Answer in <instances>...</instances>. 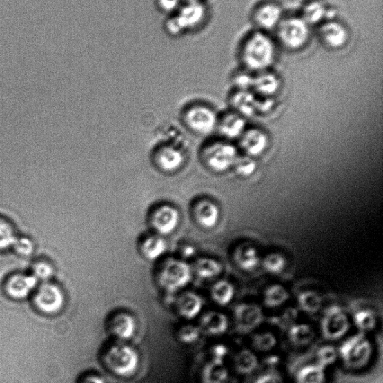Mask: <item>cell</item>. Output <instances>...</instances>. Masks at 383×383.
I'll list each match as a JSON object with an SVG mask.
<instances>
[{"mask_svg":"<svg viewBox=\"0 0 383 383\" xmlns=\"http://www.w3.org/2000/svg\"><path fill=\"white\" fill-rule=\"evenodd\" d=\"M373 349L370 335L357 333L342 340L337 348L338 361L350 371H360L371 362Z\"/></svg>","mask_w":383,"mask_h":383,"instance_id":"1","label":"cell"},{"mask_svg":"<svg viewBox=\"0 0 383 383\" xmlns=\"http://www.w3.org/2000/svg\"><path fill=\"white\" fill-rule=\"evenodd\" d=\"M208 17V8L204 2L185 1L175 14L168 17L166 31L172 37L197 31L202 28Z\"/></svg>","mask_w":383,"mask_h":383,"instance_id":"2","label":"cell"},{"mask_svg":"<svg viewBox=\"0 0 383 383\" xmlns=\"http://www.w3.org/2000/svg\"><path fill=\"white\" fill-rule=\"evenodd\" d=\"M275 48L273 40L263 32H255L244 44L242 58L246 66L253 70H264L275 60Z\"/></svg>","mask_w":383,"mask_h":383,"instance_id":"3","label":"cell"},{"mask_svg":"<svg viewBox=\"0 0 383 383\" xmlns=\"http://www.w3.org/2000/svg\"><path fill=\"white\" fill-rule=\"evenodd\" d=\"M352 325L351 317L341 307L334 306L324 311L318 331L326 341L333 343L344 340Z\"/></svg>","mask_w":383,"mask_h":383,"instance_id":"4","label":"cell"},{"mask_svg":"<svg viewBox=\"0 0 383 383\" xmlns=\"http://www.w3.org/2000/svg\"><path fill=\"white\" fill-rule=\"evenodd\" d=\"M108 369L121 377H129L138 370L139 355L133 347L126 344L112 346L105 355Z\"/></svg>","mask_w":383,"mask_h":383,"instance_id":"5","label":"cell"},{"mask_svg":"<svg viewBox=\"0 0 383 383\" xmlns=\"http://www.w3.org/2000/svg\"><path fill=\"white\" fill-rule=\"evenodd\" d=\"M238 157L237 148L224 141L213 142L202 151L204 163L216 173H224L234 167Z\"/></svg>","mask_w":383,"mask_h":383,"instance_id":"6","label":"cell"},{"mask_svg":"<svg viewBox=\"0 0 383 383\" xmlns=\"http://www.w3.org/2000/svg\"><path fill=\"white\" fill-rule=\"evenodd\" d=\"M191 266L181 260L169 259L166 262L159 274L161 286L169 292L179 291L192 280Z\"/></svg>","mask_w":383,"mask_h":383,"instance_id":"7","label":"cell"},{"mask_svg":"<svg viewBox=\"0 0 383 383\" xmlns=\"http://www.w3.org/2000/svg\"><path fill=\"white\" fill-rule=\"evenodd\" d=\"M264 318V308L260 302L244 300L234 308V324L239 333L247 335L255 331L263 324Z\"/></svg>","mask_w":383,"mask_h":383,"instance_id":"8","label":"cell"},{"mask_svg":"<svg viewBox=\"0 0 383 383\" xmlns=\"http://www.w3.org/2000/svg\"><path fill=\"white\" fill-rule=\"evenodd\" d=\"M278 37L284 47L291 50L300 49L309 39V25L302 17H290L278 26Z\"/></svg>","mask_w":383,"mask_h":383,"instance_id":"9","label":"cell"},{"mask_svg":"<svg viewBox=\"0 0 383 383\" xmlns=\"http://www.w3.org/2000/svg\"><path fill=\"white\" fill-rule=\"evenodd\" d=\"M35 304L43 313L53 315L59 313L65 304L63 292L56 284L42 285L35 296Z\"/></svg>","mask_w":383,"mask_h":383,"instance_id":"10","label":"cell"},{"mask_svg":"<svg viewBox=\"0 0 383 383\" xmlns=\"http://www.w3.org/2000/svg\"><path fill=\"white\" fill-rule=\"evenodd\" d=\"M180 213L169 204H162L150 213L151 226L159 235H168L174 233L180 224Z\"/></svg>","mask_w":383,"mask_h":383,"instance_id":"11","label":"cell"},{"mask_svg":"<svg viewBox=\"0 0 383 383\" xmlns=\"http://www.w3.org/2000/svg\"><path fill=\"white\" fill-rule=\"evenodd\" d=\"M185 121L193 131L199 135H209L217 126L215 112L204 106H194L186 111Z\"/></svg>","mask_w":383,"mask_h":383,"instance_id":"12","label":"cell"},{"mask_svg":"<svg viewBox=\"0 0 383 383\" xmlns=\"http://www.w3.org/2000/svg\"><path fill=\"white\" fill-rule=\"evenodd\" d=\"M286 337L288 342L295 350H306L315 343L317 328L304 322H291L288 326Z\"/></svg>","mask_w":383,"mask_h":383,"instance_id":"13","label":"cell"},{"mask_svg":"<svg viewBox=\"0 0 383 383\" xmlns=\"http://www.w3.org/2000/svg\"><path fill=\"white\" fill-rule=\"evenodd\" d=\"M262 254L251 242H242L234 248L233 261L237 268L244 273H252L261 266Z\"/></svg>","mask_w":383,"mask_h":383,"instance_id":"14","label":"cell"},{"mask_svg":"<svg viewBox=\"0 0 383 383\" xmlns=\"http://www.w3.org/2000/svg\"><path fill=\"white\" fill-rule=\"evenodd\" d=\"M248 335L247 346L258 356L269 355L277 348L280 342L277 333L268 328H262V325Z\"/></svg>","mask_w":383,"mask_h":383,"instance_id":"15","label":"cell"},{"mask_svg":"<svg viewBox=\"0 0 383 383\" xmlns=\"http://www.w3.org/2000/svg\"><path fill=\"white\" fill-rule=\"evenodd\" d=\"M193 215L197 224L204 229L217 226L220 219V209L215 202L204 199L193 204Z\"/></svg>","mask_w":383,"mask_h":383,"instance_id":"16","label":"cell"},{"mask_svg":"<svg viewBox=\"0 0 383 383\" xmlns=\"http://www.w3.org/2000/svg\"><path fill=\"white\" fill-rule=\"evenodd\" d=\"M291 292L286 285L279 282L266 284L261 293L260 304L267 309L283 307L291 299Z\"/></svg>","mask_w":383,"mask_h":383,"instance_id":"17","label":"cell"},{"mask_svg":"<svg viewBox=\"0 0 383 383\" xmlns=\"http://www.w3.org/2000/svg\"><path fill=\"white\" fill-rule=\"evenodd\" d=\"M268 145V136L263 130L257 128L244 131L240 139V147L251 157L262 155Z\"/></svg>","mask_w":383,"mask_h":383,"instance_id":"18","label":"cell"},{"mask_svg":"<svg viewBox=\"0 0 383 383\" xmlns=\"http://www.w3.org/2000/svg\"><path fill=\"white\" fill-rule=\"evenodd\" d=\"M229 326L230 320L226 314L218 311H210L202 315L199 327L202 333L217 337L226 333Z\"/></svg>","mask_w":383,"mask_h":383,"instance_id":"19","label":"cell"},{"mask_svg":"<svg viewBox=\"0 0 383 383\" xmlns=\"http://www.w3.org/2000/svg\"><path fill=\"white\" fill-rule=\"evenodd\" d=\"M260 364L259 356L247 346L239 349L234 355V369L239 375H251L259 369Z\"/></svg>","mask_w":383,"mask_h":383,"instance_id":"20","label":"cell"},{"mask_svg":"<svg viewBox=\"0 0 383 383\" xmlns=\"http://www.w3.org/2000/svg\"><path fill=\"white\" fill-rule=\"evenodd\" d=\"M297 308L302 313L314 315L324 308V296L316 290H301L296 296Z\"/></svg>","mask_w":383,"mask_h":383,"instance_id":"21","label":"cell"},{"mask_svg":"<svg viewBox=\"0 0 383 383\" xmlns=\"http://www.w3.org/2000/svg\"><path fill=\"white\" fill-rule=\"evenodd\" d=\"M38 279L34 275H17L8 280L6 289L14 299H24L37 287Z\"/></svg>","mask_w":383,"mask_h":383,"instance_id":"22","label":"cell"},{"mask_svg":"<svg viewBox=\"0 0 383 383\" xmlns=\"http://www.w3.org/2000/svg\"><path fill=\"white\" fill-rule=\"evenodd\" d=\"M182 151L173 146H164L156 153L155 161L163 171L171 173L179 169L184 163Z\"/></svg>","mask_w":383,"mask_h":383,"instance_id":"23","label":"cell"},{"mask_svg":"<svg viewBox=\"0 0 383 383\" xmlns=\"http://www.w3.org/2000/svg\"><path fill=\"white\" fill-rule=\"evenodd\" d=\"M320 35L326 46L333 49L344 47L349 38L348 32L337 22L325 23L320 30Z\"/></svg>","mask_w":383,"mask_h":383,"instance_id":"24","label":"cell"},{"mask_svg":"<svg viewBox=\"0 0 383 383\" xmlns=\"http://www.w3.org/2000/svg\"><path fill=\"white\" fill-rule=\"evenodd\" d=\"M204 307L202 298L193 292H186L178 298L177 308L178 313L185 319L192 320L197 317Z\"/></svg>","mask_w":383,"mask_h":383,"instance_id":"25","label":"cell"},{"mask_svg":"<svg viewBox=\"0 0 383 383\" xmlns=\"http://www.w3.org/2000/svg\"><path fill=\"white\" fill-rule=\"evenodd\" d=\"M281 8L274 3H266L257 8L255 19L258 26L264 30H272L282 21Z\"/></svg>","mask_w":383,"mask_h":383,"instance_id":"26","label":"cell"},{"mask_svg":"<svg viewBox=\"0 0 383 383\" xmlns=\"http://www.w3.org/2000/svg\"><path fill=\"white\" fill-rule=\"evenodd\" d=\"M352 324L357 328L358 333L369 335L375 331L379 317L375 311L371 308H361L356 310L351 317Z\"/></svg>","mask_w":383,"mask_h":383,"instance_id":"27","label":"cell"},{"mask_svg":"<svg viewBox=\"0 0 383 383\" xmlns=\"http://www.w3.org/2000/svg\"><path fill=\"white\" fill-rule=\"evenodd\" d=\"M110 328L112 334L121 341L131 340L137 331L135 317L128 313H120L112 320Z\"/></svg>","mask_w":383,"mask_h":383,"instance_id":"28","label":"cell"},{"mask_svg":"<svg viewBox=\"0 0 383 383\" xmlns=\"http://www.w3.org/2000/svg\"><path fill=\"white\" fill-rule=\"evenodd\" d=\"M217 126L222 135L229 139H235L243 135L246 123L239 114L228 113L217 121Z\"/></svg>","mask_w":383,"mask_h":383,"instance_id":"29","label":"cell"},{"mask_svg":"<svg viewBox=\"0 0 383 383\" xmlns=\"http://www.w3.org/2000/svg\"><path fill=\"white\" fill-rule=\"evenodd\" d=\"M236 296V288L233 283L221 279L213 284L210 297L220 307H226L233 302Z\"/></svg>","mask_w":383,"mask_h":383,"instance_id":"30","label":"cell"},{"mask_svg":"<svg viewBox=\"0 0 383 383\" xmlns=\"http://www.w3.org/2000/svg\"><path fill=\"white\" fill-rule=\"evenodd\" d=\"M260 266L267 274L279 275L286 270L288 259L283 253L272 251L262 255Z\"/></svg>","mask_w":383,"mask_h":383,"instance_id":"31","label":"cell"},{"mask_svg":"<svg viewBox=\"0 0 383 383\" xmlns=\"http://www.w3.org/2000/svg\"><path fill=\"white\" fill-rule=\"evenodd\" d=\"M224 271V266L213 258H200L195 262L193 271L202 280H213L219 277Z\"/></svg>","mask_w":383,"mask_h":383,"instance_id":"32","label":"cell"},{"mask_svg":"<svg viewBox=\"0 0 383 383\" xmlns=\"http://www.w3.org/2000/svg\"><path fill=\"white\" fill-rule=\"evenodd\" d=\"M166 240L160 235H153L147 237L142 243L141 251L149 261H156L161 257L166 252Z\"/></svg>","mask_w":383,"mask_h":383,"instance_id":"33","label":"cell"},{"mask_svg":"<svg viewBox=\"0 0 383 383\" xmlns=\"http://www.w3.org/2000/svg\"><path fill=\"white\" fill-rule=\"evenodd\" d=\"M296 383H324L326 370L315 362L300 367L295 376Z\"/></svg>","mask_w":383,"mask_h":383,"instance_id":"34","label":"cell"},{"mask_svg":"<svg viewBox=\"0 0 383 383\" xmlns=\"http://www.w3.org/2000/svg\"><path fill=\"white\" fill-rule=\"evenodd\" d=\"M253 86L257 92L271 96L279 90L280 80L273 73L263 72L253 78Z\"/></svg>","mask_w":383,"mask_h":383,"instance_id":"35","label":"cell"},{"mask_svg":"<svg viewBox=\"0 0 383 383\" xmlns=\"http://www.w3.org/2000/svg\"><path fill=\"white\" fill-rule=\"evenodd\" d=\"M229 379V371L224 362L212 361L204 369V383H226Z\"/></svg>","mask_w":383,"mask_h":383,"instance_id":"36","label":"cell"},{"mask_svg":"<svg viewBox=\"0 0 383 383\" xmlns=\"http://www.w3.org/2000/svg\"><path fill=\"white\" fill-rule=\"evenodd\" d=\"M338 361L337 348L333 344H324L318 347L315 352V362L326 370Z\"/></svg>","mask_w":383,"mask_h":383,"instance_id":"37","label":"cell"},{"mask_svg":"<svg viewBox=\"0 0 383 383\" xmlns=\"http://www.w3.org/2000/svg\"><path fill=\"white\" fill-rule=\"evenodd\" d=\"M326 15V8L323 3L311 1L306 5L302 11V19L309 26L322 22Z\"/></svg>","mask_w":383,"mask_h":383,"instance_id":"38","label":"cell"},{"mask_svg":"<svg viewBox=\"0 0 383 383\" xmlns=\"http://www.w3.org/2000/svg\"><path fill=\"white\" fill-rule=\"evenodd\" d=\"M256 104L253 95L246 90L239 91L233 96V104L240 113L252 115L256 109Z\"/></svg>","mask_w":383,"mask_h":383,"instance_id":"39","label":"cell"},{"mask_svg":"<svg viewBox=\"0 0 383 383\" xmlns=\"http://www.w3.org/2000/svg\"><path fill=\"white\" fill-rule=\"evenodd\" d=\"M16 239L12 226L6 220L0 219V249L13 246Z\"/></svg>","mask_w":383,"mask_h":383,"instance_id":"40","label":"cell"},{"mask_svg":"<svg viewBox=\"0 0 383 383\" xmlns=\"http://www.w3.org/2000/svg\"><path fill=\"white\" fill-rule=\"evenodd\" d=\"M234 167L239 175L248 177L255 172L257 165L252 157H238Z\"/></svg>","mask_w":383,"mask_h":383,"instance_id":"41","label":"cell"},{"mask_svg":"<svg viewBox=\"0 0 383 383\" xmlns=\"http://www.w3.org/2000/svg\"><path fill=\"white\" fill-rule=\"evenodd\" d=\"M202 333L199 327L193 325H186L181 328L178 332V337L185 344H192L199 340Z\"/></svg>","mask_w":383,"mask_h":383,"instance_id":"42","label":"cell"},{"mask_svg":"<svg viewBox=\"0 0 383 383\" xmlns=\"http://www.w3.org/2000/svg\"><path fill=\"white\" fill-rule=\"evenodd\" d=\"M184 2L185 0H156V4L159 10L169 16L179 10Z\"/></svg>","mask_w":383,"mask_h":383,"instance_id":"43","label":"cell"},{"mask_svg":"<svg viewBox=\"0 0 383 383\" xmlns=\"http://www.w3.org/2000/svg\"><path fill=\"white\" fill-rule=\"evenodd\" d=\"M52 267L47 263H39L34 266V276L38 281H47L52 277Z\"/></svg>","mask_w":383,"mask_h":383,"instance_id":"44","label":"cell"},{"mask_svg":"<svg viewBox=\"0 0 383 383\" xmlns=\"http://www.w3.org/2000/svg\"><path fill=\"white\" fill-rule=\"evenodd\" d=\"M13 246L17 253L24 256L31 255L34 251L31 240L26 238L16 239Z\"/></svg>","mask_w":383,"mask_h":383,"instance_id":"45","label":"cell"},{"mask_svg":"<svg viewBox=\"0 0 383 383\" xmlns=\"http://www.w3.org/2000/svg\"><path fill=\"white\" fill-rule=\"evenodd\" d=\"M254 383H286L279 373L267 372L258 377Z\"/></svg>","mask_w":383,"mask_h":383,"instance_id":"46","label":"cell"},{"mask_svg":"<svg viewBox=\"0 0 383 383\" xmlns=\"http://www.w3.org/2000/svg\"><path fill=\"white\" fill-rule=\"evenodd\" d=\"M236 82L240 88L246 89L248 86H252L253 83V78L248 75H240L236 78Z\"/></svg>","mask_w":383,"mask_h":383,"instance_id":"47","label":"cell"},{"mask_svg":"<svg viewBox=\"0 0 383 383\" xmlns=\"http://www.w3.org/2000/svg\"><path fill=\"white\" fill-rule=\"evenodd\" d=\"M83 383H106V382L101 377L92 375L85 378Z\"/></svg>","mask_w":383,"mask_h":383,"instance_id":"48","label":"cell"},{"mask_svg":"<svg viewBox=\"0 0 383 383\" xmlns=\"http://www.w3.org/2000/svg\"><path fill=\"white\" fill-rule=\"evenodd\" d=\"M185 1H197V2H204V0H185Z\"/></svg>","mask_w":383,"mask_h":383,"instance_id":"49","label":"cell"}]
</instances>
